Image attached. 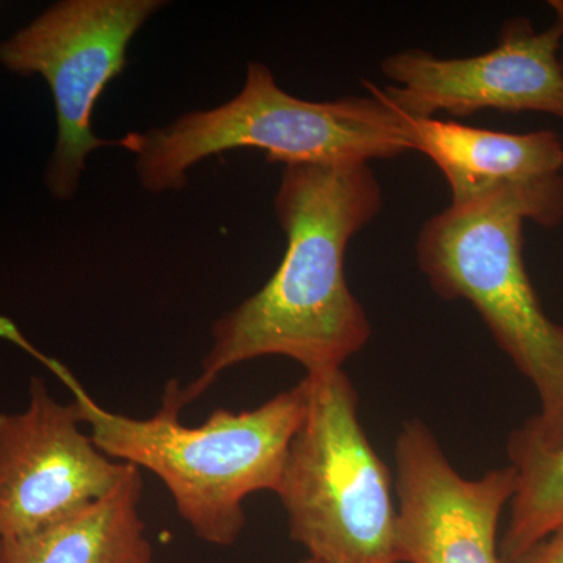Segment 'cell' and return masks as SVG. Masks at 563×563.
Here are the masks:
<instances>
[{
  "label": "cell",
  "mask_w": 563,
  "mask_h": 563,
  "mask_svg": "<svg viewBox=\"0 0 563 563\" xmlns=\"http://www.w3.org/2000/svg\"><path fill=\"white\" fill-rule=\"evenodd\" d=\"M309 410L288 448L277 496L313 563H399L390 470L358 420L343 369L306 374Z\"/></svg>",
  "instance_id": "5"
},
{
  "label": "cell",
  "mask_w": 563,
  "mask_h": 563,
  "mask_svg": "<svg viewBox=\"0 0 563 563\" xmlns=\"http://www.w3.org/2000/svg\"><path fill=\"white\" fill-rule=\"evenodd\" d=\"M553 24L537 31L529 18L503 22L493 49L472 57H439L422 49L388 55L380 70L391 81L385 98L415 120L484 110L536 111L563 120V0H551Z\"/></svg>",
  "instance_id": "7"
},
{
  "label": "cell",
  "mask_w": 563,
  "mask_h": 563,
  "mask_svg": "<svg viewBox=\"0 0 563 563\" xmlns=\"http://www.w3.org/2000/svg\"><path fill=\"white\" fill-rule=\"evenodd\" d=\"M383 206V188L366 163L285 166L274 198L287 236L284 258L262 290L214 322L201 374L179 387L181 406L243 362L280 355L321 374L342 369L363 350L372 324L347 287L344 254Z\"/></svg>",
  "instance_id": "1"
},
{
  "label": "cell",
  "mask_w": 563,
  "mask_h": 563,
  "mask_svg": "<svg viewBox=\"0 0 563 563\" xmlns=\"http://www.w3.org/2000/svg\"><path fill=\"white\" fill-rule=\"evenodd\" d=\"M561 63H562V68H563V52L561 54Z\"/></svg>",
  "instance_id": "15"
},
{
  "label": "cell",
  "mask_w": 563,
  "mask_h": 563,
  "mask_svg": "<svg viewBox=\"0 0 563 563\" xmlns=\"http://www.w3.org/2000/svg\"><path fill=\"white\" fill-rule=\"evenodd\" d=\"M141 470L128 473L103 498L25 536L0 540V563H151L141 517Z\"/></svg>",
  "instance_id": "11"
},
{
  "label": "cell",
  "mask_w": 563,
  "mask_h": 563,
  "mask_svg": "<svg viewBox=\"0 0 563 563\" xmlns=\"http://www.w3.org/2000/svg\"><path fill=\"white\" fill-rule=\"evenodd\" d=\"M76 404L32 380L27 409L0 413V540L25 536L109 495L129 463L103 454L81 431Z\"/></svg>",
  "instance_id": "8"
},
{
  "label": "cell",
  "mask_w": 563,
  "mask_h": 563,
  "mask_svg": "<svg viewBox=\"0 0 563 563\" xmlns=\"http://www.w3.org/2000/svg\"><path fill=\"white\" fill-rule=\"evenodd\" d=\"M395 459L401 562L501 563L498 525L517 490L512 465L466 479L420 420L404 424Z\"/></svg>",
  "instance_id": "9"
},
{
  "label": "cell",
  "mask_w": 563,
  "mask_h": 563,
  "mask_svg": "<svg viewBox=\"0 0 563 563\" xmlns=\"http://www.w3.org/2000/svg\"><path fill=\"white\" fill-rule=\"evenodd\" d=\"M517 563H563V528L533 544Z\"/></svg>",
  "instance_id": "13"
},
{
  "label": "cell",
  "mask_w": 563,
  "mask_h": 563,
  "mask_svg": "<svg viewBox=\"0 0 563 563\" xmlns=\"http://www.w3.org/2000/svg\"><path fill=\"white\" fill-rule=\"evenodd\" d=\"M563 209L504 192L450 206L422 224L417 262L432 290L463 299L539 395L540 412L523 424L544 446L563 444V328L544 313L523 258V224L554 228Z\"/></svg>",
  "instance_id": "4"
},
{
  "label": "cell",
  "mask_w": 563,
  "mask_h": 563,
  "mask_svg": "<svg viewBox=\"0 0 563 563\" xmlns=\"http://www.w3.org/2000/svg\"><path fill=\"white\" fill-rule=\"evenodd\" d=\"M43 361L73 393L96 446L113 461L154 473L181 520L217 547H231L239 539L247 496L277 492L288 448L309 410L310 383L303 377L257 409H218L190 428L181 424L180 385L174 380L166 385L157 413L136 420L103 409L62 363Z\"/></svg>",
  "instance_id": "2"
},
{
  "label": "cell",
  "mask_w": 563,
  "mask_h": 563,
  "mask_svg": "<svg viewBox=\"0 0 563 563\" xmlns=\"http://www.w3.org/2000/svg\"><path fill=\"white\" fill-rule=\"evenodd\" d=\"M162 0H62L0 43V65L47 81L57 114V141L44 181L69 201L92 151L118 146L91 128L92 110L110 81L128 66V49Z\"/></svg>",
  "instance_id": "6"
},
{
  "label": "cell",
  "mask_w": 563,
  "mask_h": 563,
  "mask_svg": "<svg viewBox=\"0 0 563 563\" xmlns=\"http://www.w3.org/2000/svg\"><path fill=\"white\" fill-rule=\"evenodd\" d=\"M507 453L517 490L498 554L501 563H517L533 544L563 528V444L544 446L521 426L510 433Z\"/></svg>",
  "instance_id": "12"
},
{
  "label": "cell",
  "mask_w": 563,
  "mask_h": 563,
  "mask_svg": "<svg viewBox=\"0 0 563 563\" xmlns=\"http://www.w3.org/2000/svg\"><path fill=\"white\" fill-rule=\"evenodd\" d=\"M301 563H313V562L310 561V559H303V561Z\"/></svg>",
  "instance_id": "14"
},
{
  "label": "cell",
  "mask_w": 563,
  "mask_h": 563,
  "mask_svg": "<svg viewBox=\"0 0 563 563\" xmlns=\"http://www.w3.org/2000/svg\"><path fill=\"white\" fill-rule=\"evenodd\" d=\"M363 87L368 96L303 101L282 90L268 66L251 62L231 101L128 133L118 146L135 157L141 187L152 195L181 190L192 166L233 150L263 151L285 166L369 165L415 151L410 118L373 81Z\"/></svg>",
  "instance_id": "3"
},
{
  "label": "cell",
  "mask_w": 563,
  "mask_h": 563,
  "mask_svg": "<svg viewBox=\"0 0 563 563\" xmlns=\"http://www.w3.org/2000/svg\"><path fill=\"white\" fill-rule=\"evenodd\" d=\"M410 124L415 152L431 158L450 185V206L515 192L563 207V143L554 132L488 131L437 118Z\"/></svg>",
  "instance_id": "10"
}]
</instances>
